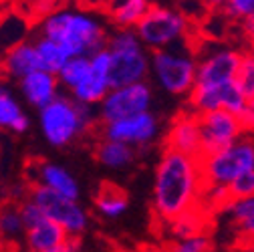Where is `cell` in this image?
<instances>
[{
	"label": "cell",
	"mask_w": 254,
	"mask_h": 252,
	"mask_svg": "<svg viewBox=\"0 0 254 252\" xmlns=\"http://www.w3.org/2000/svg\"><path fill=\"white\" fill-rule=\"evenodd\" d=\"M204 176L198 157L174 149L162 151L153 172L151 208L155 218L164 224L194 214L202 206Z\"/></svg>",
	"instance_id": "cell-1"
},
{
	"label": "cell",
	"mask_w": 254,
	"mask_h": 252,
	"mask_svg": "<svg viewBox=\"0 0 254 252\" xmlns=\"http://www.w3.org/2000/svg\"><path fill=\"white\" fill-rule=\"evenodd\" d=\"M105 18L87 8L61 6L39 22V37L59 43L71 57H91L107 47Z\"/></svg>",
	"instance_id": "cell-2"
},
{
	"label": "cell",
	"mask_w": 254,
	"mask_h": 252,
	"mask_svg": "<svg viewBox=\"0 0 254 252\" xmlns=\"http://www.w3.org/2000/svg\"><path fill=\"white\" fill-rule=\"evenodd\" d=\"M99 121L97 107L77 103L71 95H59L39 111V129L53 147H67Z\"/></svg>",
	"instance_id": "cell-3"
},
{
	"label": "cell",
	"mask_w": 254,
	"mask_h": 252,
	"mask_svg": "<svg viewBox=\"0 0 254 252\" xmlns=\"http://www.w3.org/2000/svg\"><path fill=\"white\" fill-rule=\"evenodd\" d=\"M198 53L184 43L164 51L151 53V79L164 93L172 97H190L196 87Z\"/></svg>",
	"instance_id": "cell-4"
},
{
	"label": "cell",
	"mask_w": 254,
	"mask_h": 252,
	"mask_svg": "<svg viewBox=\"0 0 254 252\" xmlns=\"http://www.w3.org/2000/svg\"><path fill=\"white\" fill-rule=\"evenodd\" d=\"M111 55V89L143 83L151 75V53L133 28H115L107 39Z\"/></svg>",
	"instance_id": "cell-5"
},
{
	"label": "cell",
	"mask_w": 254,
	"mask_h": 252,
	"mask_svg": "<svg viewBox=\"0 0 254 252\" xmlns=\"http://www.w3.org/2000/svg\"><path fill=\"white\" fill-rule=\"evenodd\" d=\"M194 20L188 18L180 8L151 4L149 12L135 26V33L149 53L164 51L176 45L190 43Z\"/></svg>",
	"instance_id": "cell-6"
},
{
	"label": "cell",
	"mask_w": 254,
	"mask_h": 252,
	"mask_svg": "<svg viewBox=\"0 0 254 252\" xmlns=\"http://www.w3.org/2000/svg\"><path fill=\"white\" fill-rule=\"evenodd\" d=\"M204 188H228L242 174L254 170V139L240 137L236 143L200 160Z\"/></svg>",
	"instance_id": "cell-7"
},
{
	"label": "cell",
	"mask_w": 254,
	"mask_h": 252,
	"mask_svg": "<svg viewBox=\"0 0 254 252\" xmlns=\"http://www.w3.org/2000/svg\"><path fill=\"white\" fill-rule=\"evenodd\" d=\"M26 198L33 200L45 212L47 218H51L53 222H57L73 238H79L81 234H85L89 224H91V216L79 200L61 196V194L49 190V188H45V186L35 184L28 190Z\"/></svg>",
	"instance_id": "cell-8"
},
{
	"label": "cell",
	"mask_w": 254,
	"mask_h": 252,
	"mask_svg": "<svg viewBox=\"0 0 254 252\" xmlns=\"http://www.w3.org/2000/svg\"><path fill=\"white\" fill-rule=\"evenodd\" d=\"M151 103H153V89L147 81H143L135 85L111 89L107 97L101 101V105L97 107V113L101 123L107 125L147 113L151 111Z\"/></svg>",
	"instance_id": "cell-9"
},
{
	"label": "cell",
	"mask_w": 254,
	"mask_h": 252,
	"mask_svg": "<svg viewBox=\"0 0 254 252\" xmlns=\"http://www.w3.org/2000/svg\"><path fill=\"white\" fill-rule=\"evenodd\" d=\"M242 51L234 47H212L198 57L196 89H220L236 81Z\"/></svg>",
	"instance_id": "cell-10"
},
{
	"label": "cell",
	"mask_w": 254,
	"mask_h": 252,
	"mask_svg": "<svg viewBox=\"0 0 254 252\" xmlns=\"http://www.w3.org/2000/svg\"><path fill=\"white\" fill-rule=\"evenodd\" d=\"M200 127H202V157L212 155L220 149L236 143L246 133L240 117L226 109L202 113Z\"/></svg>",
	"instance_id": "cell-11"
},
{
	"label": "cell",
	"mask_w": 254,
	"mask_h": 252,
	"mask_svg": "<svg viewBox=\"0 0 254 252\" xmlns=\"http://www.w3.org/2000/svg\"><path fill=\"white\" fill-rule=\"evenodd\" d=\"M160 127L162 125L157 115L153 111H147L129 119H121V121L103 125V137L127 143L133 149H141V147H149L160 137Z\"/></svg>",
	"instance_id": "cell-12"
},
{
	"label": "cell",
	"mask_w": 254,
	"mask_h": 252,
	"mask_svg": "<svg viewBox=\"0 0 254 252\" xmlns=\"http://www.w3.org/2000/svg\"><path fill=\"white\" fill-rule=\"evenodd\" d=\"M89 61H91V75L87 77L85 83H81L77 89H73L69 95L77 103H83L89 107H99L101 101L107 97V93L111 91V79H109L111 55L105 47L97 53H93L89 57Z\"/></svg>",
	"instance_id": "cell-13"
},
{
	"label": "cell",
	"mask_w": 254,
	"mask_h": 252,
	"mask_svg": "<svg viewBox=\"0 0 254 252\" xmlns=\"http://www.w3.org/2000/svg\"><path fill=\"white\" fill-rule=\"evenodd\" d=\"M164 147L202 160V127L200 115L194 111H182L172 119L164 135Z\"/></svg>",
	"instance_id": "cell-14"
},
{
	"label": "cell",
	"mask_w": 254,
	"mask_h": 252,
	"mask_svg": "<svg viewBox=\"0 0 254 252\" xmlns=\"http://www.w3.org/2000/svg\"><path fill=\"white\" fill-rule=\"evenodd\" d=\"M59 89H61L59 77L45 69H39L18 81V93L24 99V103H28L30 107H35L39 111L45 109L49 103H53L61 95Z\"/></svg>",
	"instance_id": "cell-15"
},
{
	"label": "cell",
	"mask_w": 254,
	"mask_h": 252,
	"mask_svg": "<svg viewBox=\"0 0 254 252\" xmlns=\"http://www.w3.org/2000/svg\"><path fill=\"white\" fill-rule=\"evenodd\" d=\"M33 35V20L18 8H6L0 14V61L12 49L28 43Z\"/></svg>",
	"instance_id": "cell-16"
},
{
	"label": "cell",
	"mask_w": 254,
	"mask_h": 252,
	"mask_svg": "<svg viewBox=\"0 0 254 252\" xmlns=\"http://www.w3.org/2000/svg\"><path fill=\"white\" fill-rule=\"evenodd\" d=\"M35 180H37V186H45L61 196H67L73 200H79L81 196V186L73 176V172L57 162H37Z\"/></svg>",
	"instance_id": "cell-17"
},
{
	"label": "cell",
	"mask_w": 254,
	"mask_h": 252,
	"mask_svg": "<svg viewBox=\"0 0 254 252\" xmlns=\"http://www.w3.org/2000/svg\"><path fill=\"white\" fill-rule=\"evenodd\" d=\"M41 69L39 63V55H37V47L35 41H28L16 49H12L2 61H0V73L10 81H20L26 75L35 73Z\"/></svg>",
	"instance_id": "cell-18"
},
{
	"label": "cell",
	"mask_w": 254,
	"mask_h": 252,
	"mask_svg": "<svg viewBox=\"0 0 254 252\" xmlns=\"http://www.w3.org/2000/svg\"><path fill=\"white\" fill-rule=\"evenodd\" d=\"M149 0H105V16L115 28H133L149 12Z\"/></svg>",
	"instance_id": "cell-19"
},
{
	"label": "cell",
	"mask_w": 254,
	"mask_h": 252,
	"mask_svg": "<svg viewBox=\"0 0 254 252\" xmlns=\"http://www.w3.org/2000/svg\"><path fill=\"white\" fill-rule=\"evenodd\" d=\"M0 129L22 135L30 129V117L24 113L16 95L6 83H0Z\"/></svg>",
	"instance_id": "cell-20"
},
{
	"label": "cell",
	"mask_w": 254,
	"mask_h": 252,
	"mask_svg": "<svg viewBox=\"0 0 254 252\" xmlns=\"http://www.w3.org/2000/svg\"><path fill=\"white\" fill-rule=\"evenodd\" d=\"M67 238H69V234L57 222H53L51 218L45 216L35 226L26 228L24 244H26L28 252H47V250L59 246L63 240H67Z\"/></svg>",
	"instance_id": "cell-21"
},
{
	"label": "cell",
	"mask_w": 254,
	"mask_h": 252,
	"mask_svg": "<svg viewBox=\"0 0 254 252\" xmlns=\"http://www.w3.org/2000/svg\"><path fill=\"white\" fill-rule=\"evenodd\" d=\"M135 151L137 149H133L131 145H127V143L101 137V141L97 143V147H95V157H97V162L103 168L119 172V170H125V168H129L133 164Z\"/></svg>",
	"instance_id": "cell-22"
},
{
	"label": "cell",
	"mask_w": 254,
	"mask_h": 252,
	"mask_svg": "<svg viewBox=\"0 0 254 252\" xmlns=\"http://www.w3.org/2000/svg\"><path fill=\"white\" fill-rule=\"evenodd\" d=\"M226 210H228L230 224L234 228L236 238L246 246H252L254 244V198L236 200Z\"/></svg>",
	"instance_id": "cell-23"
},
{
	"label": "cell",
	"mask_w": 254,
	"mask_h": 252,
	"mask_svg": "<svg viewBox=\"0 0 254 252\" xmlns=\"http://www.w3.org/2000/svg\"><path fill=\"white\" fill-rule=\"evenodd\" d=\"M95 208H97L101 218L117 220L127 212V208H129V200H127V196L119 190V188H115L111 184H105V186L99 188L97 196H95Z\"/></svg>",
	"instance_id": "cell-24"
},
{
	"label": "cell",
	"mask_w": 254,
	"mask_h": 252,
	"mask_svg": "<svg viewBox=\"0 0 254 252\" xmlns=\"http://www.w3.org/2000/svg\"><path fill=\"white\" fill-rule=\"evenodd\" d=\"M35 47H37V55H39V63L41 69L59 75L61 69L67 65L71 55L63 49L59 43L47 39V37H37L35 39Z\"/></svg>",
	"instance_id": "cell-25"
},
{
	"label": "cell",
	"mask_w": 254,
	"mask_h": 252,
	"mask_svg": "<svg viewBox=\"0 0 254 252\" xmlns=\"http://www.w3.org/2000/svg\"><path fill=\"white\" fill-rule=\"evenodd\" d=\"M89 75H91V61H89V57H71L69 63L61 69V73L57 77L61 81V87H65L71 93L81 83H85Z\"/></svg>",
	"instance_id": "cell-26"
},
{
	"label": "cell",
	"mask_w": 254,
	"mask_h": 252,
	"mask_svg": "<svg viewBox=\"0 0 254 252\" xmlns=\"http://www.w3.org/2000/svg\"><path fill=\"white\" fill-rule=\"evenodd\" d=\"M24 234H26V226H24L20 208L14 204L0 208V238L14 242L18 238H24Z\"/></svg>",
	"instance_id": "cell-27"
},
{
	"label": "cell",
	"mask_w": 254,
	"mask_h": 252,
	"mask_svg": "<svg viewBox=\"0 0 254 252\" xmlns=\"http://www.w3.org/2000/svg\"><path fill=\"white\" fill-rule=\"evenodd\" d=\"M236 85L244 93V97L250 101L254 99V51L246 49L242 51V59L236 73Z\"/></svg>",
	"instance_id": "cell-28"
},
{
	"label": "cell",
	"mask_w": 254,
	"mask_h": 252,
	"mask_svg": "<svg viewBox=\"0 0 254 252\" xmlns=\"http://www.w3.org/2000/svg\"><path fill=\"white\" fill-rule=\"evenodd\" d=\"M228 200L230 204L236 202V200H246V198H254V170L252 172H246L242 174L238 180H234L228 188ZM228 204V206H230Z\"/></svg>",
	"instance_id": "cell-29"
},
{
	"label": "cell",
	"mask_w": 254,
	"mask_h": 252,
	"mask_svg": "<svg viewBox=\"0 0 254 252\" xmlns=\"http://www.w3.org/2000/svg\"><path fill=\"white\" fill-rule=\"evenodd\" d=\"M210 250H212V240L206 232L176 240L170 248V252H210Z\"/></svg>",
	"instance_id": "cell-30"
},
{
	"label": "cell",
	"mask_w": 254,
	"mask_h": 252,
	"mask_svg": "<svg viewBox=\"0 0 254 252\" xmlns=\"http://www.w3.org/2000/svg\"><path fill=\"white\" fill-rule=\"evenodd\" d=\"M170 232L176 240H182V238H188V236H194V234H200V216L194 214H188L180 220H176V222L170 224Z\"/></svg>",
	"instance_id": "cell-31"
},
{
	"label": "cell",
	"mask_w": 254,
	"mask_h": 252,
	"mask_svg": "<svg viewBox=\"0 0 254 252\" xmlns=\"http://www.w3.org/2000/svg\"><path fill=\"white\" fill-rule=\"evenodd\" d=\"M224 12L234 20H248L254 14V0H228Z\"/></svg>",
	"instance_id": "cell-32"
},
{
	"label": "cell",
	"mask_w": 254,
	"mask_h": 252,
	"mask_svg": "<svg viewBox=\"0 0 254 252\" xmlns=\"http://www.w3.org/2000/svg\"><path fill=\"white\" fill-rule=\"evenodd\" d=\"M47 252H81V242H79V238L69 236L67 240H63L59 246H55Z\"/></svg>",
	"instance_id": "cell-33"
},
{
	"label": "cell",
	"mask_w": 254,
	"mask_h": 252,
	"mask_svg": "<svg viewBox=\"0 0 254 252\" xmlns=\"http://www.w3.org/2000/svg\"><path fill=\"white\" fill-rule=\"evenodd\" d=\"M240 121H242L244 131L254 133V99L248 101V107H246V111L240 115Z\"/></svg>",
	"instance_id": "cell-34"
},
{
	"label": "cell",
	"mask_w": 254,
	"mask_h": 252,
	"mask_svg": "<svg viewBox=\"0 0 254 252\" xmlns=\"http://www.w3.org/2000/svg\"><path fill=\"white\" fill-rule=\"evenodd\" d=\"M244 39L248 43V49L254 51V14L248 20H244Z\"/></svg>",
	"instance_id": "cell-35"
},
{
	"label": "cell",
	"mask_w": 254,
	"mask_h": 252,
	"mask_svg": "<svg viewBox=\"0 0 254 252\" xmlns=\"http://www.w3.org/2000/svg\"><path fill=\"white\" fill-rule=\"evenodd\" d=\"M204 4L208 6V10H224L228 0H204Z\"/></svg>",
	"instance_id": "cell-36"
},
{
	"label": "cell",
	"mask_w": 254,
	"mask_h": 252,
	"mask_svg": "<svg viewBox=\"0 0 254 252\" xmlns=\"http://www.w3.org/2000/svg\"><path fill=\"white\" fill-rule=\"evenodd\" d=\"M0 75H2V73H0Z\"/></svg>",
	"instance_id": "cell-37"
}]
</instances>
